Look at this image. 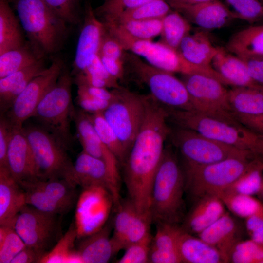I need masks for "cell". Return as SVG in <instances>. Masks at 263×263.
Segmentation results:
<instances>
[{"label":"cell","instance_id":"1","mask_svg":"<svg viewBox=\"0 0 263 263\" xmlns=\"http://www.w3.org/2000/svg\"><path fill=\"white\" fill-rule=\"evenodd\" d=\"M145 106L143 124L122 166L128 199L150 213L153 180L171 127L166 108L150 94L145 95Z\"/></svg>","mask_w":263,"mask_h":263},{"label":"cell","instance_id":"2","mask_svg":"<svg viewBox=\"0 0 263 263\" xmlns=\"http://www.w3.org/2000/svg\"><path fill=\"white\" fill-rule=\"evenodd\" d=\"M171 146L165 147L153 180L150 213L152 222L177 225L183 217L185 181Z\"/></svg>","mask_w":263,"mask_h":263},{"label":"cell","instance_id":"3","mask_svg":"<svg viewBox=\"0 0 263 263\" xmlns=\"http://www.w3.org/2000/svg\"><path fill=\"white\" fill-rule=\"evenodd\" d=\"M166 109L169 122L175 126L195 131L219 142L263 158V135L240 122L210 117L194 110Z\"/></svg>","mask_w":263,"mask_h":263},{"label":"cell","instance_id":"4","mask_svg":"<svg viewBox=\"0 0 263 263\" xmlns=\"http://www.w3.org/2000/svg\"><path fill=\"white\" fill-rule=\"evenodd\" d=\"M14 6L23 30L37 51L43 55L60 49L67 23L43 0H15Z\"/></svg>","mask_w":263,"mask_h":263},{"label":"cell","instance_id":"5","mask_svg":"<svg viewBox=\"0 0 263 263\" xmlns=\"http://www.w3.org/2000/svg\"><path fill=\"white\" fill-rule=\"evenodd\" d=\"M72 78L64 69L53 88L46 94L32 117L68 150L73 143L71 123L75 112L72 98Z\"/></svg>","mask_w":263,"mask_h":263},{"label":"cell","instance_id":"6","mask_svg":"<svg viewBox=\"0 0 263 263\" xmlns=\"http://www.w3.org/2000/svg\"><path fill=\"white\" fill-rule=\"evenodd\" d=\"M107 31L120 43L125 51L143 56L150 65L169 72L182 74L199 73L213 77L222 83L225 80L212 67L193 65L186 61L178 52L160 42L151 40H139L132 38L116 25L104 23Z\"/></svg>","mask_w":263,"mask_h":263},{"label":"cell","instance_id":"7","mask_svg":"<svg viewBox=\"0 0 263 263\" xmlns=\"http://www.w3.org/2000/svg\"><path fill=\"white\" fill-rule=\"evenodd\" d=\"M123 61L124 67L148 87L150 95L160 104L173 109L194 110L184 84L173 73L145 62L132 53L125 51Z\"/></svg>","mask_w":263,"mask_h":263},{"label":"cell","instance_id":"8","mask_svg":"<svg viewBox=\"0 0 263 263\" xmlns=\"http://www.w3.org/2000/svg\"><path fill=\"white\" fill-rule=\"evenodd\" d=\"M232 157L197 166L183 167L186 190L192 196L217 195L241 176L258 158Z\"/></svg>","mask_w":263,"mask_h":263},{"label":"cell","instance_id":"9","mask_svg":"<svg viewBox=\"0 0 263 263\" xmlns=\"http://www.w3.org/2000/svg\"><path fill=\"white\" fill-rule=\"evenodd\" d=\"M168 139L179 152L183 167L205 165L232 157H259L179 127H171Z\"/></svg>","mask_w":263,"mask_h":263},{"label":"cell","instance_id":"10","mask_svg":"<svg viewBox=\"0 0 263 263\" xmlns=\"http://www.w3.org/2000/svg\"><path fill=\"white\" fill-rule=\"evenodd\" d=\"M22 130L32 150L38 179L65 178L73 181V163L68 150L39 125L23 126Z\"/></svg>","mask_w":263,"mask_h":263},{"label":"cell","instance_id":"11","mask_svg":"<svg viewBox=\"0 0 263 263\" xmlns=\"http://www.w3.org/2000/svg\"><path fill=\"white\" fill-rule=\"evenodd\" d=\"M194 110L206 116L238 122L228 102V90L217 79L202 74H182Z\"/></svg>","mask_w":263,"mask_h":263},{"label":"cell","instance_id":"12","mask_svg":"<svg viewBox=\"0 0 263 263\" xmlns=\"http://www.w3.org/2000/svg\"><path fill=\"white\" fill-rule=\"evenodd\" d=\"M116 89L117 97L103 113L128 155L144 121L145 95L136 94L121 86Z\"/></svg>","mask_w":263,"mask_h":263},{"label":"cell","instance_id":"13","mask_svg":"<svg viewBox=\"0 0 263 263\" xmlns=\"http://www.w3.org/2000/svg\"><path fill=\"white\" fill-rule=\"evenodd\" d=\"M20 184L25 191L26 204L61 216L75 206L79 195L78 186L65 178L38 179Z\"/></svg>","mask_w":263,"mask_h":263},{"label":"cell","instance_id":"14","mask_svg":"<svg viewBox=\"0 0 263 263\" xmlns=\"http://www.w3.org/2000/svg\"><path fill=\"white\" fill-rule=\"evenodd\" d=\"M60 216L26 204L17 216L14 226L26 245L45 254L63 235Z\"/></svg>","mask_w":263,"mask_h":263},{"label":"cell","instance_id":"15","mask_svg":"<svg viewBox=\"0 0 263 263\" xmlns=\"http://www.w3.org/2000/svg\"><path fill=\"white\" fill-rule=\"evenodd\" d=\"M113 198L106 188L94 186L82 188L75 205L74 223L77 239L92 235L107 224Z\"/></svg>","mask_w":263,"mask_h":263},{"label":"cell","instance_id":"16","mask_svg":"<svg viewBox=\"0 0 263 263\" xmlns=\"http://www.w3.org/2000/svg\"><path fill=\"white\" fill-rule=\"evenodd\" d=\"M64 67L61 60L54 59L17 97L10 109L3 114L14 128H22L25 121L32 117L41 100L57 81Z\"/></svg>","mask_w":263,"mask_h":263},{"label":"cell","instance_id":"17","mask_svg":"<svg viewBox=\"0 0 263 263\" xmlns=\"http://www.w3.org/2000/svg\"><path fill=\"white\" fill-rule=\"evenodd\" d=\"M73 181L82 188L100 186L112 195L114 206L120 202V184L112 176L106 165L82 150L73 163Z\"/></svg>","mask_w":263,"mask_h":263},{"label":"cell","instance_id":"18","mask_svg":"<svg viewBox=\"0 0 263 263\" xmlns=\"http://www.w3.org/2000/svg\"><path fill=\"white\" fill-rule=\"evenodd\" d=\"M77 136L82 150L103 161L114 179L120 184L119 163L97 134L88 113L75 110L73 117Z\"/></svg>","mask_w":263,"mask_h":263},{"label":"cell","instance_id":"19","mask_svg":"<svg viewBox=\"0 0 263 263\" xmlns=\"http://www.w3.org/2000/svg\"><path fill=\"white\" fill-rule=\"evenodd\" d=\"M105 30L104 23L96 17L91 5L87 3L73 63L75 75L83 72L92 57L98 54Z\"/></svg>","mask_w":263,"mask_h":263},{"label":"cell","instance_id":"20","mask_svg":"<svg viewBox=\"0 0 263 263\" xmlns=\"http://www.w3.org/2000/svg\"><path fill=\"white\" fill-rule=\"evenodd\" d=\"M7 161L10 173L19 184L38 179L32 150L22 128H14L8 149Z\"/></svg>","mask_w":263,"mask_h":263},{"label":"cell","instance_id":"21","mask_svg":"<svg viewBox=\"0 0 263 263\" xmlns=\"http://www.w3.org/2000/svg\"><path fill=\"white\" fill-rule=\"evenodd\" d=\"M189 22L205 30L222 28L235 17L231 10L219 0H211L177 10Z\"/></svg>","mask_w":263,"mask_h":263},{"label":"cell","instance_id":"22","mask_svg":"<svg viewBox=\"0 0 263 263\" xmlns=\"http://www.w3.org/2000/svg\"><path fill=\"white\" fill-rule=\"evenodd\" d=\"M178 252L182 263H223L220 254L201 238L173 225Z\"/></svg>","mask_w":263,"mask_h":263},{"label":"cell","instance_id":"23","mask_svg":"<svg viewBox=\"0 0 263 263\" xmlns=\"http://www.w3.org/2000/svg\"><path fill=\"white\" fill-rule=\"evenodd\" d=\"M198 236L218 251L224 263H229L231 252L240 240L237 223L227 212Z\"/></svg>","mask_w":263,"mask_h":263},{"label":"cell","instance_id":"24","mask_svg":"<svg viewBox=\"0 0 263 263\" xmlns=\"http://www.w3.org/2000/svg\"><path fill=\"white\" fill-rule=\"evenodd\" d=\"M213 68L233 87L260 88L262 85L251 77L245 62L220 47L211 63Z\"/></svg>","mask_w":263,"mask_h":263},{"label":"cell","instance_id":"25","mask_svg":"<svg viewBox=\"0 0 263 263\" xmlns=\"http://www.w3.org/2000/svg\"><path fill=\"white\" fill-rule=\"evenodd\" d=\"M110 231L106 224L97 232L76 239V248L83 263H108L118 252L110 236Z\"/></svg>","mask_w":263,"mask_h":263},{"label":"cell","instance_id":"26","mask_svg":"<svg viewBox=\"0 0 263 263\" xmlns=\"http://www.w3.org/2000/svg\"><path fill=\"white\" fill-rule=\"evenodd\" d=\"M46 68L41 58L31 65L0 78V113H6L30 82Z\"/></svg>","mask_w":263,"mask_h":263},{"label":"cell","instance_id":"27","mask_svg":"<svg viewBox=\"0 0 263 263\" xmlns=\"http://www.w3.org/2000/svg\"><path fill=\"white\" fill-rule=\"evenodd\" d=\"M26 205L24 190L8 168L0 167V224L15 219Z\"/></svg>","mask_w":263,"mask_h":263},{"label":"cell","instance_id":"28","mask_svg":"<svg viewBox=\"0 0 263 263\" xmlns=\"http://www.w3.org/2000/svg\"><path fill=\"white\" fill-rule=\"evenodd\" d=\"M225 207L217 195H207L198 199L186 218L183 228L189 233L198 234L226 212Z\"/></svg>","mask_w":263,"mask_h":263},{"label":"cell","instance_id":"29","mask_svg":"<svg viewBox=\"0 0 263 263\" xmlns=\"http://www.w3.org/2000/svg\"><path fill=\"white\" fill-rule=\"evenodd\" d=\"M220 47L212 44L208 35L203 31L187 35L177 50L188 62L196 66L212 67L213 59Z\"/></svg>","mask_w":263,"mask_h":263},{"label":"cell","instance_id":"30","mask_svg":"<svg viewBox=\"0 0 263 263\" xmlns=\"http://www.w3.org/2000/svg\"><path fill=\"white\" fill-rule=\"evenodd\" d=\"M227 50L243 59L263 57V25L249 26L233 34L226 43Z\"/></svg>","mask_w":263,"mask_h":263},{"label":"cell","instance_id":"31","mask_svg":"<svg viewBox=\"0 0 263 263\" xmlns=\"http://www.w3.org/2000/svg\"><path fill=\"white\" fill-rule=\"evenodd\" d=\"M173 225L157 223L156 232L151 244L149 263H182L177 250Z\"/></svg>","mask_w":263,"mask_h":263},{"label":"cell","instance_id":"32","mask_svg":"<svg viewBox=\"0 0 263 263\" xmlns=\"http://www.w3.org/2000/svg\"><path fill=\"white\" fill-rule=\"evenodd\" d=\"M25 44L23 28L7 0H0V54Z\"/></svg>","mask_w":263,"mask_h":263},{"label":"cell","instance_id":"33","mask_svg":"<svg viewBox=\"0 0 263 263\" xmlns=\"http://www.w3.org/2000/svg\"><path fill=\"white\" fill-rule=\"evenodd\" d=\"M233 114L255 115L263 113V87H233L228 90Z\"/></svg>","mask_w":263,"mask_h":263},{"label":"cell","instance_id":"34","mask_svg":"<svg viewBox=\"0 0 263 263\" xmlns=\"http://www.w3.org/2000/svg\"><path fill=\"white\" fill-rule=\"evenodd\" d=\"M76 239L73 221L53 248L43 256L40 263H83L76 248Z\"/></svg>","mask_w":263,"mask_h":263},{"label":"cell","instance_id":"35","mask_svg":"<svg viewBox=\"0 0 263 263\" xmlns=\"http://www.w3.org/2000/svg\"><path fill=\"white\" fill-rule=\"evenodd\" d=\"M41 56L33 46L26 44L4 52L0 54V78L36 63Z\"/></svg>","mask_w":263,"mask_h":263},{"label":"cell","instance_id":"36","mask_svg":"<svg viewBox=\"0 0 263 263\" xmlns=\"http://www.w3.org/2000/svg\"><path fill=\"white\" fill-rule=\"evenodd\" d=\"M159 42L177 51L183 39L190 33V22L178 11H171L162 19Z\"/></svg>","mask_w":263,"mask_h":263},{"label":"cell","instance_id":"37","mask_svg":"<svg viewBox=\"0 0 263 263\" xmlns=\"http://www.w3.org/2000/svg\"><path fill=\"white\" fill-rule=\"evenodd\" d=\"M263 173V158H259L233 183L220 193L258 195L261 188Z\"/></svg>","mask_w":263,"mask_h":263},{"label":"cell","instance_id":"38","mask_svg":"<svg viewBox=\"0 0 263 263\" xmlns=\"http://www.w3.org/2000/svg\"><path fill=\"white\" fill-rule=\"evenodd\" d=\"M88 114L101 141L115 156L119 164L122 165L126 159L127 153L103 113Z\"/></svg>","mask_w":263,"mask_h":263},{"label":"cell","instance_id":"39","mask_svg":"<svg viewBox=\"0 0 263 263\" xmlns=\"http://www.w3.org/2000/svg\"><path fill=\"white\" fill-rule=\"evenodd\" d=\"M171 8L165 0H155L126 10L114 20L107 22L120 23L128 20L162 19L171 11Z\"/></svg>","mask_w":263,"mask_h":263},{"label":"cell","instance_id":"40","mask_svg":"<svg viewBox=\"0 0 263 263\" xmlns=\"http://www.w3.org/2000/svg\"><path fill=\"white\" fill-rule=\"evenodd\" d=\"M16 219L0 224V263H11L26 246L15 228Z\"/></svg>","mask_w":263,"mask_h":263},{"label":"cell","instance_id":"41","mask_svg":"<svg viewBox=\"0 0 263 263\" xmlns=\"http://www.w3.org/2000/svg\"><path fill=\"white\" fill-rule=\"evenodd\" d=\"M217 196L230 212L245 219L263 207V204L251 195L221 193Z\"/></svg>","mask_w":263,"mask_h":263},{"label":"cell","instance_id":"42","mask_svg":"<svg viewBox=\"0 0 263 263\" xmlns=\"http://www.w3.org/2000/svg\"><path fill=\"white\" fill-rule=\"evenodd\" d=\"M113 223V241L117 250L123 249L122 243L129 226L140 211L129 199L120 202ZM141 212V211H140Z\"/></svg>","mask_w":263,"mask_h":263},{"label":"cell","instance_id":"43","mask_svg":"<svg viewBox=\"0 0 263 263\" xmlns=\"http://www.w3.org/2000/svg\"><path fill=\"white\" fill-rule=\"evenodd\" d=\"M162 19L128 20L120 23H111L116 25L125 34L132 38L139 40H151L154 37L160 35L161 33Z\"/></svg>","mask_w":263,"mask_h":263},{"label":"cell","instance_id":"44","mask_svg":"<svg viewBox=\"0 0 263 263\" xmlns=\"http://www.w3.org/2000/svg\"><path fill=\"white\" fill-rule=\"evenodd\" d=\"M229 262L263 263V245L250 239L240 240L231 252Z\"/></svg>","mask_w":263,"mask_h":263},{"label":"cell","instance_id":"45","mask_svg":"<svg viewBox=\"0 0 263 263\" xmlns=\"http://www.w3.org/2000/svg\"><path fill=\"white\" fill-rule=\"evenodd\" d=\"M236 19L250 23L263 20V3L259 0H225Z\"/></svg>","mask_w":263,"mask_h":263},{"label":"cell","instance_id":"46","mask_svg":"<svg viewBox=\"0 0 263 263\" xmlns=\"http://www.w3.org/2000/svg\"><path fill=\"white\" fill-rule=\"evenodd\" d=\"M155 0H105L94 10L102 22L114 20L122 12Z\"/></svg>","mask_w":263,"mask_h":263},{"label":"cell","instance_id":"47","mask_svg":"<svg viewBox=\"0 0 263 263\" xmlns=\"http://www.w3.org/2000/svg\"><path fill=\"white\" fill-rule=\"evenodd\" d=\"M152 237L150 235L139 242L128 245L117 263H149V254Z\"/></svg>","mask_w":263,"mask_h":263},{"label":"cell","instance_id":"48","mask_svg":"<svg viewBox=\"0 0 263 263\" xmlns=\"http://www.w3.org/2000/svg\"><path fill=\"white\" fill-rule=\"evenodd\" d=\"M48 7L66 23L79 22L78 0H43Z\"/></svg>","mask_w":263,"mask_h":263},{"label":"cell","instance_id":"49","mask_svg":"<svg viewBox=\"0 0 263 263\" xmlns=\"http://www.w3.org/2000/svg\"><path fill=\"white\" fill-rule=\"evenodd\" d=\"M125 52L120 43L105 28L98 54L100 56L123 61Z\"/></svg>","mask_w":263,"mask_h":263},{"label":"cell","instance_id":"50","mask_svg":"<svg viewBox=\"0 0 263 263\" xmlns=\"http://www.w3.org/2000/svg\"><path fill=\"white\" fill-rule=\"evenodd\" d=\"M76 102L79 109L89 114L103 113L112 103L94 97L78 89Z\"/></svg>","mask_w":263,"mask_h":263},{"label":"cell","instance_id":"51","mask_svg":"<svg viewBox=\"0 0 263 263\" xmlns=\"http://www.w3.org/2000/svg\"><path fill=\"white\" fill-rule=\"evenodd\" d=\"M14 127L5 115L0 118V167H7L8 149Z\"/></svg>","mask_w":263,"mask_h":263},{"label":"cell","instance_id":"52","mask_svg":"<svg viewBox=\"0 0 263 263\" xmlns=\"http://www.w3.org/2000/svg\"><path fill=\"white\" fill-rule=\"evenodd\" d=\"M245 220L250 239L263 245V207Z\"/></svg>","mask_w":263,"mask_h":263},{"label":"cell","instance_id":"53","mask_svg":"<svg viewBox=\"0 0 263 263\" xmlns=\"http://www.w3.org/2000/svg\"><path fill=\"white\" fill-rule=\"evenodd\" d=\"M81 73L99 76L117 86H120L118 84V81L113 78L106 71L98 54H96L92 57L85 70Z\"/></svg>","mask_w":263,"mask_h":263},{"label":"cell","instance_id":"54","mask_svg":"<svg viewBox=\"0 0 263 263\" xmlns=\"http://www.w3.org/2000/svg\"><path fill=\"white\" fill-rule=\"evenodd\" d=\"M77 89L94 97L111 102H113L117 95L116 89L110 91L106 88L93 87L87 85H78Z\"/></svg>","mask_w":263,"mask_h":263},{"label":"cell","instance_id":"55","mask_svg":"<svg viewBox=\"0 0 263 263\" xmlns=\"http://www.w3.org/2000/svg\"><path fill=\"white\" fill-rule=\"evenodd\" d=\"M45 254L26 245L13 259L11 263H40Z\"/></svg>","mask_w":263,"mask_h":263},{"label":"cell","instance_id":"56","mask_svg":"<svg viewBox=\"0 0 263 263\" xmlns=\"http://www.w3.org/2000/svg\"><path fill=\"white\" fill-rule=\"evenodd\" d=\"M99 56L105 69L113 78L117 81L123 78L125 70L123 61Z\"/></svg>","mask_w":263,"mask_h":263},{"label":"cell","instance_id":"57","mask_svg":"<svg viewBox=\"0 0 263 263\" xmlns=\"http://www.w3.org/2000/svg\"><path fill=\"white\" fill-rule=\"evenodd\" d=\"M233 115L240 123L263 135V113L255 115Z\"/></svg>","mask_w":263,"mask_h":263},{"label":"cell","instance_id":"58","mask_svg":"<svg viewBox=\"0 0 263 263\" xmlns=\"http://www.w3.org/2000/svg\"><path fill=\"white\" fill-rule=\"evenodd\" d=\"M243 59L245 62L253 79L259 84L263 85V59L259 58Z\"/></svg>","mask_w":263,"mask_h":263},{"label":"cell","instance_id":"59","mask_svg":"<svg viewBox=\"0 0 263 263\" xmlns=\"http://www.w3.org/2000/svg\"><path fill=\"white\" fill-rule=\"evenodd\" d=\"M170 7L177 10L182 7L194 5L211 0H165Z\"/></svg>","mask_w":263,"mask_h":263},{"label":"cell","instance_id":"60","mask_svg":"<svg viewBox=\"0 0 263 263\" xmlns=\"http://www.w3.org/2000/svg\"><path fill=\"white\" fill-rule=\"evenodd\" d=\"M258 195L259 196V197L261 199L263 200V173L262 180L261 188H260L259 192L258 194Z\"/></svg>","mask_w":263,"mask_h":263},{"label":"cell","instance_id":"61","mask_svg":"<svg viewBox=\"0 0 263 263\" xmlns=\"http://www.w3.org/2000/svg\"><path fill=\"white\" fill-rule=\"evenodd\" d=\"M259 59H263V57L262 58H259Z\"/></svg>","mask_w":263,"mask_h":263}]
</instances>
